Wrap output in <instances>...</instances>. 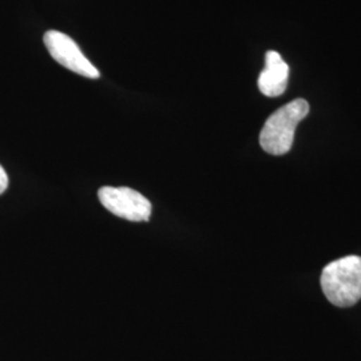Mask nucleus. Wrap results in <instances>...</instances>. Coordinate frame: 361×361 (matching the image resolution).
Listing matches in <instances>:
<instances>
[{
    "label": "nucleus",
    "mask_w": 361,
    "mask_h": 361,
    "mask_svg": "<svg viewBox=\"0 0 361 361\" xmlns=\"http://www.w3.org/2000/svg\"><path fill=\"white\" fill-rule=\"evenodd\" d=\"M289 66L277 51H268L265 55V68L258 77V89L269 98L280 97L288 87Z\"/></svg>",
    "instance_id": "nucleus-5"
},
{
    "label": "nucleus",
    "mask_w": 361,
    "mask_h": 361,
    "mask_svg": "<svg viewBox=\"0 0 361 361\" xmlns=\"http://www.w3.org/2000/svg\"><path fill=\"white\" fill-rule=\"evenodd\" d=\"M8 188V176L6 170L0 165V194L4 193Z\"/></svg>",
    "instance_id": "nucleus-6"
},
{
    "label": "nucleus",
    "mask_w": 361,
    "mask_h": 361,
    "mask_svg": "<svg viewBox=\"0 0 361 361\" xmlns=\"http://www.w3.org/2000/svg\"><path fill=\"white\" fill-rule=\"evenodd\" d=\"M43 40L52 58L67 70L90 79L101 77L98 68L85 56L74 39L61 31L50 30L44 34Z\"/></svg>",
    "instance_id": "nucleus-4"
},
{
    "label": "nucleus",
    "mask_w": 361,
    "mask_h": 361,
    "mask_svg": "<svg viewBox=\"0 0 361 361\" xmlns=\"http://www.w3.org/2000/svg\"><path fill=\"white\" fill-rule=\"evenodd\" d=\"M320 284L331 304L340 308L355 305L361 300V257L347 256L329 262Z\"/></svg>",
    "instance_id": "nucleus-1"
},
{
    "label": "nucleus",
    "mask_w": 361,
    "mask_h": 361,
    "mask_svg": "<svg viewBox=\"0 0 361 361\" xmlns=\"http://www.w3.org/2000/svg\"><path fill=\"white\" fill-rule=\"evenodd\" d=\"M98 197L101 204L116 217L133 222H146L152 216L150 201L130 188L104 186L98 192Z\"/></svg>",
    "instance_id": "nucleus-3"
},
{
    "label": "nucleus",
    "mask_w": 361,
    "mask_h": 361,
    "mask_svg": "<svg viewBox=\"0 0 361 361\" xmlns=\"http://www.w3.org/2000/svg\"><path fill=\"white\" fill-rule=\"evenodd\" d=\"M308 114L310 104L305 99H295L280 107L267 119L261 130V147L271 155L286 154L295 141L297 125Z\"/></svg>",
    "instance_id": "nucleus-2"
}]
</instances>
